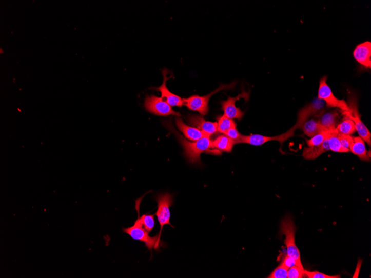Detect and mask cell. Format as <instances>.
Wrapping results in <instances>:
<instances>
[{
    "label": "cell",
    "instance_id": "7a4b0ae2",
    "mask_svg": "<svg viewBox=\"0 0 371 278\" xmlns=\"http://www.w3.org/2000/svg\"><path fill=\"white\" fill-rule=\"evenodd\" d=\"M123 232L129 235L132 239L144 242L151 252L152 249L158 250L161 247H164L165 243L160 240L159 234L153 237L150 236L138 220L134 222L133 226L123 228Z\"/></svg>",
    "mask_w": 371,
    "mask_h": 278
},
{
    "label": "cell",
    "instance_id": "3957f363",
    "mask_svg": "<svg viewBox=\"0 0 371 278\" xmlns=\"http://www.w3.org/2000/svg\"><path fill=\"white\" fill-rule=\"evenodd\" d=\"M296 230L297 227L291 215L286 216L281 221L280 233L285 235L284 243L287 248V254L299 262L302 263L299 249L295 243Z\"/></svg>",
    "mask_w": 371,
    "mask_h": 278
},
{
    "label": "cell",
    "instance_id": "9a60e30c",
    "mask_svg": "<svg viewBox=\"0 0 371 278\" xmlns=\"http://www.w3.org/2000/svg\"><path fill=\"white\" fill-rule=\"evenodd\" d=\"M176 124L179 130L183 132L186 139L197 141L205 137H210L198 128L189 126L179 117L176 118Z\"/></svg>",
    "mask_w": 371,
    "mask_h": 278
},
{
    "label": "cell",
    "instance_id": "603a6c76",
    "mask_svg": "<svg viewBox=\"0 0 371 278\" xmlns=\"http://www.w3.org/2000/svg\"><path fill=\"white\" fill-rule=\"evenodd\" d=\"M217 120L218 131L223 134L237 126L233 119L227 117L225 114L218 116Z\"/></svg>",
    "mask_w": 371,
    "mask_h": 278
},
{
    "label": "cell",
    "instance_id": "7c38bea8",
    "mask_svg": "<svg viewBox=\"0 0 371 278\" xmlns=\"http://www.w3.org/2000/svg\"><path fill=\"white\" fill-rule=\"evenodd\" d=\"M168 72H169V71L166 69L162 70V73H163L164 77L163 83L160 87L154 88V89L160 91L161 93L162 99L166 102V103L171 106L181 107L183 106V98H181L178 96V95L172 93L167 89L166 86L167 81L172 78V76L170 77L167 76Z\"/></svg>",
    "mask_w": 371,
    "mask_h": 278
},
{
    "label": "cell",
    "instance_id": "8fae6325",
    "mask_svg": "<svg viewBox=\"0 0 371 278\" xmlns=\"http://www.w3.org/2000/svg\"><path fill=\"white\" fill-rule=\"evenodd\" d=\"M249 97V93L245 91H243L237 97H228L226 100L222 101L221 103V108L222 110L224 111L225 116L231 119L241 120L244 116V112L236 106V102L241 98H245L246 101H248Z\"/></svg>",
    "mask_w": 371,
    "mask_h": 278
},
{
    "label": "cell",
    "instance_id": "5bb4252c",
    "mask_svg": "<svg viewBox=\"0 0 371 278\" xmlns=\"http://www.w3.org/2000/svg\"><path fill=\"white\" fill-rule=\"evenodd\" d=\"M355 59L362 66L371 68V43L366 42L357 45L354 50Z\"/></svg>",
    "mask_w": 371,
    "mask_h": 278
},
{
    "label": "cell",
    "instance_id": "ffe728a7",
    "mask_svg": "<svg viewBox=\"0 0 371 278\" xmlns=\"http://www.w3.org/2000/svg\"><path fill=\"white\" fill-rule=\"evenodd\" d=\"M212 144L215 149L219 151L231 152L236 141L229 138L226 135H221L212 141Z\"/></svg>",
    "mask_w": 371,
    "mask_h": 278
},
{
    "label": "cell",
    "instance_id": "484cf974",
    "mask_svg": "<svg viewBox=\"0 0 371 278\" xmlns=\"http://www.w3.org/2000/svg\"><path fill=\"white\" fill-rule=\"evenodd\" d=\"M305 269L299 266H294L288 269V278H302L306 277Z\"/></svg>",
    "mask_w": 371,
    "mask_h": 278
},
{
    "label": "cell",
    "instance_id": "ba28073f",
    "mask_svg": "<svg viewBox=\"0 0 371 278\" xmlns=\"http://www.w3.org/2000/svg\"><path fill=\"white\" fill-rule=\"evenodd\" d=\"M155 200L158 203V211L155 214L161 226L159 235L161 236L162 230L165 225H170L173 227L170 223L171 213L170 207L173 204V195L169 193L159 194Z\"/></svg>",
    "mask_w": 371,
    "mask_h": 278
},
{
    "label": "cell",
    "instance_id": "4316f807",
    "mask_svg": "<svg viewBox=\"0 0 371 278\" xmlns=\"http://www.w3.org/2000/svg\"><path fill=\"white\" fill-rule=\"evenodd\" d=\"M267 277L268 278H287L288 269L282 264L276 268Z\"/></svg>",
    "mask_w": 371,
    "mask_h": 278
},
{
    "label": "cell",
    "instance_id": "d4e9b609",
    "mask_svg": "<svg viewBox=\"0 0 371 278\" xmlns=\"http://www.w3.org/2000/svg\"><path fill=\"white\" fill-rule=\"evenodd\" d=\"M154 214L148 215L144 214L141 217H138V220L141 225L146 230L147 233H150L155 226V221L154 219Z\"/></svg>",
    "mask_w": 371,
    "mask_h": 278
},
{
    "label": "cell",
    "instance_id": "277c9868",
    "mask_svg": "<svg viewBox=\"0 0 371 278\" xmlns=\"http://www.w3.org/2000/svg\"><path fill=\"white\" fill-rule=\"evenodd\" d=\"M327 77H323L320 81L318 98L324 101L328 107L340 110L342 115L349 117V109L347 102L335 96L331 89L327 84Z\"/></svg>",
    "mask_w": 371,
    "mask_h": 278
},
{
    "label": "cell",
    "instance_id": "8992f818",
    "mask_svg": "<svg viewBox=\"0 0 371 278\" xmlns=\"http://www.w3.org/2000/svg\"><path fill=\"white\" fill-rule=\"evenodd\" d=\"M325 102L318 98L314 99L311 103L303 107L299 111L296 124L291 129L295 132L297 129L302 127L311 117L319 118L326 110Z\"/></svg>",
    "mask_w": 371,
    "mask_h": 278
},
{
    "label": "cell",
    "instance_id": "7402d4cb",
    "mask_svg": "<svg viewBox=\"0 0 371 278\" xmlns=\"http://www.w3.org/2000/svg\"><path fill=\"white\" fill-rule=\"evenodd\" d=\"M338 132L336 130V128L334 130L331 134H330L328 138V145L330 151L337 153H348L349 150L343 148L340 142L338 137Z\"/></svg>",
    "mask_w": 371,
    "mask_h": 278
},
{
    "label": "cell",
    "instance_id": "f1b7e54d",
    "mask_svg": "<svg viewBox=\"0 0 371 278\" xmlns=\"http://www.w3.org/2000/svg\"><path fill=\"white\" fill-rule=\"evenodd\" d=\"M338 137L342 146L343 148L349 150L350 146L352 145L353 142L354 137L350 135L338 134Z\"/></svg>",
    "mask_w": 371,
    "mask_h": 278
},
{
    "label": "cell",
    "instance_id": "ac0fdd59",
    "mask_svg": "<svg viewBox=\"0 0 371 278\" xmlns=\"http://www.w3.org/2000/svg\"><path fill=\"white\" fill-rule=\"evenodd\" d=\"M330 151L328 138L319 145L305 147L302 156L305 160H311L318 158L322 154Z\"/></svg>",
    "mask_w": 371,
    "mask_h": 278
},
{
    "label": "cell",
    "instance_id": "e0dca14e",
    "mask_svg": "<svg viewBox=\"0 0 371 278\" xmlns=\"http://www.w3.org/2000/svg\"><path fill=\"white\" fill-rule=\"evenodd\" d=\"M349 151L354 154L358 156L362 161H370V152L368 153L366 150L365 141L360 136L354 137L353 143L349 148Z\"/></svg>",
    "mask_w": 371,
    "mask_h": 278
},
{
    "label": "cell",
    "instance_id": "83f0119b",
    "mask_svg": "<svg viewBox=\"0 0 371 278\" xmlns=\"http://www.w3.org/2000/svg\"><path fill=\"white\" fill-rule=\"evenodd\" d=\"M281 264L288 269L294 266H299L301 268H303L302 263L299 262L298 261L295 260L294 257L287 254L285 256L284 259H283Z\"/></svg>",
    "mask_w": 371,
    "mask_h": 278
},
{
    "label": "cell",
    "instance_id": "4dcf8cb0",
    "mask_svg": "<svg viewBox=\"0 0 371 278\" xmlns=\"http://www.w3.org/2000/svg\"><path fill=\"white\" fill-rule=\"evenodd\" d=\"M224 135H227V136L229 138L235 141L236 144H237V142L240 139L242 135V134L239 133V132L237 130V129L236 128L231 129V130H229Z\"/></svg>",
    "mask_w": 371,
    "mask_h": 278
},
{
    "label": "cell",
    "instance_id": "52a82bcc",
    "mask_svg": "<svg viewBox=\"0 0 371 278\" xmlns=\"http://www.w3.org/2000/svg\"><path fill=\"white\" fill-rule=\"evenodd\" d=\"M347 104L349 109V117L354 121L356 131L358 132L359 136L370 146L371 133L360 118L358 99L355 94H349L348 95Z\"/></svg>",
    "mask_w": 371,
    "mask_h": 278
},
{
    "label": "cell",
    "instance_id": "30bf717a",
    "mask_svg": "<svg viewBox=\"0 0 371 278\" xmlns=\"http://www.w3.org/2000/svg\"><path fill=\"white\" fill-rule=\"evenodd\" d=\"M295 136V132L291 128L289 130L281 135L274 137H267L260 134H251L249 135H241L240 139L237 142V144H246L253 146H261L267 143L269 141H277L280 142L281 145L287 140Z\"/></svg>",
    "mask_w": 371,
    "mask_h": 278
},
{
    "label": "cell",
    "instance_id": "9c48e42d",
    "mask_svg": "<svg viewBox=\"0 0 371 278\" xmlns=\"http://www.w3.org/2000/svg\"><path fill=\"white\" fill-rule=\"evenodd\" d=\"M146 110L152 114L160 116H168L170 115L181 117L179 112L174 111L169 104L161 97L153 96H147L145 101Z\"/></svg>",
    "mask_w": 371,
    "mask_h": 278
},
{
    "label": "cell",
    "instance_id": "5b68a950",
    "mask_svg": "<svg viewBox=\"0 0 371 278\" xmlns=\"http://www.w3.org/2000/svg\"><path fill=\"white\" fill-rule=\"evenodd\" d=\"M235 85V83L228 85H221L218 89L206 95V96H199L198 95H193V96L187 98H183V105L186 106L189 110L197 111L202 116H205L208 112L209 101H210L213 95L221 90L233 89Z\"/></svg>",
    "mask_w": 371,
    "mask_h": 278
},
{
    "label": "cell",
    "instance_id": "44dd1931",
    "mask_svg": "<svg viewBox=\"0 0 371 278\" xmlns=\"http://www.w3.org/2000/svg\"><path fill=\"white\" fill-rule=\"evenodd\" d=\"M343 116V120L337 126L336 130L339 134L352 135L356 131L354 121L349 117Z\"/></svg>",
    "mask_w": 371,
    "mask_h": 278
},
{
    "label": "cell",
    "instance_id": "cb8c5ba5",
    "mask_svg": "<svg viewBox=\"0 0 371 278\" xmlns=\"http://www.w3.org/2000/svg\"><path fill=\"white\" fill-rule=\"evenodd\" d=\"M335 129L326 130L315 135V136L311 137V139L306 140L307 145L308 147H313L321 145L323 142L329 137L330 134H331Z\"/></svg>",
    "mask_w": 371,
    "mask_h": 278
},
{
    "label": "cell",
    "instance_id": "2e32d148",
    "mask_svg": "<svg viewBox=\"0 0 371 278\" xmlns=\"http://www.w3.org/2000/svg\"><path fill=\"white\" fill-rule=\"evenodd\" d=\"M341 113H342V111L337 108L331 112L323 113L318 121L327 130H332L339 124Z\"/></svg>",
    "mask_w": 371,
    "mask_h": 278
},
{
    "label": "cell",
    "instance_id": "d6986e66",
    "mask_svg": "<svg viewBox=\"0 0 371 278\" xmlns=\"http://www.w3.org/2000/svg\"><path fill=\"white\" fill-rule=\"evenodd\" d=\"M302 130L307 137L311 138L315 136V135L327 130V129L323 127L320 124L319 121L311 119L307 120L306 123L303 125Z\"/></svg>",
    "mask_w": 371,
    "mask_h": 278
},
{
    "label": "cell",
    "instance_id": "6da1fadb",
    "mask_svg": "<svg viewBox=\"0 0 371 278\" xmlns=\"http://www.w3.org/2000/svg\"><path fill=\"white\" fill-rule=\"evenodd\" d=\"M166 126L176 135L180 143L184 148L186 159L191 164H199L201 162V154L204 152L216 155L221 154L220 151L214 148L212 141L210 137H205L191 142L185 139L183 135L175 130L173 126L167 123Z\"/></svg>",
    "mask_w": 371,
    "mask_h": 278
},
{
    "label": "cell",
    "instance_id": "f546056e",
    "mask_svg": "<svg viewBox=\"0 0 371 278\" xmlns=\"http://www.w3.org/2000/svg\"><path fill=\"white\" fill-rule=\"evenodd\" d=\"M306 277L308 278H340V275H328L324 273H322L317 271L314 272H309V271L305 270Z\"/></svg>",
    "mask_w": 371,
    "mask_h": 278
},
{
    "label": "cell",
    "instance_id": "4fadbf2b",
    "mask_svg": "<svg viewBox=\"0 0 371 278\" xmlns=\"http://www.w3.org/2000/svg\"><path fill=\"white\" fill-rule=\"evenodd\" d=\"M187 120L189 124L198 128L210 137L218 132L217 123L206 121L204 117L198 115H190L187 117Z\"/></svg>",
    "mask_w": 371,
    "mask_h": 278
}]
</instances>
